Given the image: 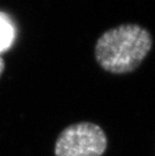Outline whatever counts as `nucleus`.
<instances>
[{
	"instance_id": "f03ea898",
	"label": "nucleus",
	"mask_w": 155,
	"mask_h": 156,
	"mask_svg": "<svg viewBox=\"0 0 155 156\" xmlns=\"http://www.w3.org/2000/svg\"><path fill=\"white\" fill-rule=\"evenodd\" d=\"M108 139L100 126L80 122L65 127L55 141V156H102Z\"/></svg>"
},
{
	"instance_id": "7ed1b4c3",
	"label": "nucleus",
	"mask_w": 155,
	"mask_h": 156,
	"mask_svg": "<svg viewBox=\"0 0 155 156\" xmlns=\"http://www.w3.org/2000/svg\"><path fill=\"white\" fill-rule=\"evenodd\" d=\"M15 39V27L5 13L0 12V55L11 48Z\"/></svg>"
},
{
	"instance_id": "20e7f679",
	"label": "nucleus",
	"mask_w": 155,
	"mask_h": 156,
	"mask_svg": "<svg viewBox=\"0 0 155 156\" xmlns=\"http://www.w3.org/2000/svg\"><path fill=\"white\" fill-rule=\"evenodd\" d=\"M4 67H5L4 61H3V58H1V55H0V77H1L3 71H4Z\"/></svg>"
},
{
	"instance_id": "f257e3e1",
	"label": "nucleus",
	"mask_w": 155,
	"mask_h": 156,
	"mask_svg": "<svg viewBox=\"0 0 155 156\" xmlns=\"http://www.w3.org/2000/svg\"><path fill=\"white\" fill-rule=\"evenodd\" d=\"M151 48L152 38L146 29L136 24H124L101 35L95 55L105 71L127 74L139 67Z\"/></svg>"
}]
</instances>
